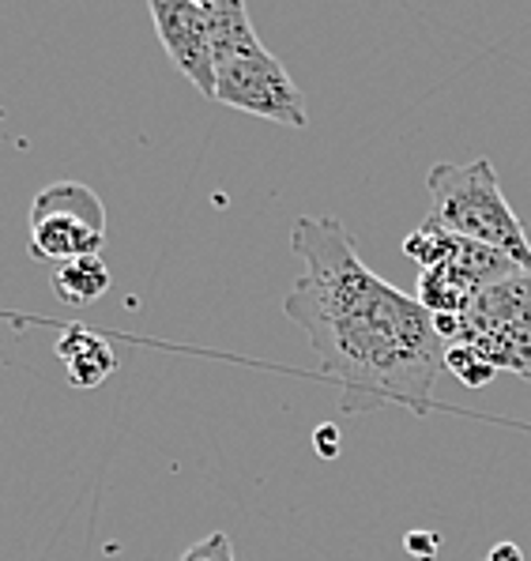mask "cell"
I'll return each instance as SVG.
<instances>
[{"label":"cell","mask_w":531,"mask_h":561,"mask_svg":"<svg viewBox=\"0 0 531 561\" xmlns=\"http://www.w3.org/2000/svg\"><path fill=\"white\" fill-rule=\"evenodd\" d=\"M290 249L305 272L282 313L321 358V374L336 381L339 408L430 411L434 381L445 369V340L430 309L370 272L339 219H295Z\"/></svg>","instance_id":"6da1fadb"},{"label":"cell","mask_w":531,"mask_h":561,"mask_svg":"<svg viewBox=\"0 0 531 561\" xmlns=\"http://www.w3.org/2000/svg\"><path fill=\"white\" fill-rule=\"evenodd\" d=\"M313 445H316V456H321V460H336V456H339V430H336V422H324V426H316Z\"/></svg>","instance_id":"5bb4252c"},{"label":"cell","mask_w":531,"mask_h":561,"mask_svg":"<svg viewBox=\"0 0 531 561\" xmlns=\"http://www.w3.org/2000/svg\"><path fill=\"white\" fill-rule=\"evenodd\" d=\"M438 547H441L438 531H407L404 535V550L418 561H438Z\"/></svg>","instance_id":"4fadbf2b"},{"label":"cell","mask_w":531,"mask_h":561,"mask_svg":"<svg viewBox=\"0 0 531 561\" xmlns=\"http://www.w3.org/2000/svg\"><path fill=\"white\" fill-rule=\"evenodd\" d=\"M148 12L177 72L204 99H216V49H211V27L204 8L193 0H151Z\"/></svg>","instance_id":"8992f818"},{"label":"cell","mask_w":531,"mask_h":561,"mask_svg":"<svg viewBox=\"0 0 531 561\" xmlns=\"http://www.w3.org/2000/svg\"><path fill=\"white\" fill-rule=\"evenodd\" d=\"M216 102L234 106L242 114H253L261 121H276L287 128H305V99L290 72L282 68L276 54H268L264 42L242 49V54L227 57L216 65Z\"/></svg>","instance_id":"277c9868"},{"label":"cell","mask_w":531,"mask_h":561,"mask_svg":"<svg viewBox=\"0 0 531 561\" xmlns=\"http://www.w3.org/2000/svg\"><path fill=\"white\" fill-rule=\"evenodd\" d=\"M200 8H204V15H208V27H211L216 65L261 42L250 23V8H245L242 0H204Z\"/></svg>","instance_id":"ba28073f"},{"label":"cell","mask_w":531,"mask_h":561,"mask_svg":"<svg viewBox=\"0 0 531 561\" xmlns=\"http://www.w3.org/2000/svg\"><path fill=\"white\" fill-rule=\"evenodd\" d=\"M177 561H234V542H230L227 531H216L208 539L193 542Z\"/></svg>","instance_id":"7c38bea8"},{"label":"cell","mask_w":531,"mask_h":561,"mask_svg":"<svg viewBox=\"0 0 531 561\" xmlns=\"http://www.w3.org/2000/svg\"><path fill=\"white\" fill-rule=\"evenodd\" d=\"M452 245H457V234H449V230H445L438 219H430V215H426L423 227L411 230L404 238V253L423 267V272H430V267L449 261Z\"/></svg>","instance_id":"30bf717a"},{"label":"cell","mask_w":531,"mask_h":561,"mask_svg":"<svg viewBox=\"0 0 531 561\" xmlns=\"http://www.w3.org/2000/svg\"><path fill=\"white\" fill-rule=\"evenodd\" d=\"M49 287L65 306H91L109 290V267L102 256H80V261L57 264Z\"/></svg>","instance_id":"9c48e42d"},{"label":"cell","mask_w":531,"mask_h":561,"mask_svg":"<svg viewBox=\"0 0 531 561\" xmlns=\"http://www.w3.org/2000/svg\"><path fill=\"white\" fill-rule=\"evenodd\" d=\"M106 245V207L80 181H54L31 204V253L68 264Z\"/></svg>","instance_id":"3957f363"},{"label":"cell","mask_w":531,"mask_h":561,"mask_svg":"<svg viewBox=\"0 0 531 561\" xmlns=\"http://www.w3.org/2000/svg\"><path fill=\"white\" fill-rule=\"evenodd\" d=\"M520 267L509 256L494 253V249L478 245V241L457 238L449 261L430 267V272L418 275V301L430 309L434 317H457L483 295L486 287L517 275Z\"/></svg>","instance_id":"5b68a950"},{"label":"cell","mask_w":531,"mask_h":561,"mask_svg":"<svg viewBox=\"0 0 531 561\" xmlns=\"http://www.w3.org/2000/svg\"><path fill=\"white\" fill-rule=\"evenodd\" d=\"M54 355L65 362V377L72 388H91L106 385L117 369V355L99 332H91L88 324H65L61 335L54 343Z\"/></svg>","instance_id":"52a82bcc"},{"label":"cell","mask_w":531,"mask_h":561,"mask_svg":"<svg viewBox=\"0 0 531 561\" xmlns=\"http://www.w3.org/2000/svg\"><path fill=\"white\" fill-rule=\"evenodd\" d=\"M430 185V219H438L449 234L478 241L494 253L509 256L520 272H531V241L524 222L509 207L501 181L490 159L471 162H438L426 178Z\"/></svg>","instance_id":"7a4b0ae2"},{"label":"cell","mask_w":531,"mask_h":561,"mask_svg":"<svg viewBox=\"0 0 531 561\" xmlns=\"http://www.w3.org/2000/svg\"><path fill=\"white\" fill-rule=\"evenodd\" d=\"M445 369H449V374L457 377L460 385H467V388H486L494 377H498V369L478 355V351L464 347V343H452V347H445Z\"/></svg>","instance_id":"8fae6325"},{"label":"cell","mask_w":531,"mask_h":561,"mask_svg":"<svg viewBox=\"0 0 531 561\" xmlns=\"http://www.w3.org/2000/svg\"><path fill=\"white\" fill-rule=\"evenodd\" d=\"M486 561H524V554H520L517 542H498V547L490 550V558Z\"/></svg>","instance_id":"9a60e30c"}]
</instances>
